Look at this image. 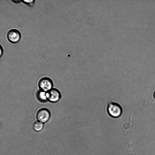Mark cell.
<instances>
[{"label": "cell", "mask_w": 155, "mask_h": 155, "mask_svg": "<svg viewBox=\"0 0 155 155\" xmlns=\"http://www.w3.org/2000/svg\"><path fill=\"white\" fill-rule=\"evenodd\" d=\"M107 111L108 114L113 118L118 117L122 113L121 106L117 103L114 102L108 104L107 107Z\"/></svg>", "instance_id": "6da1fadb"}, {"label": "cell", "mask_w": 155, "mask_h": 155, "mask_svg": "<svg viewBox=\"0 0 155 155\" xmlns=\"http://www.w3.org/2000/svg\"><path fill=\"white\" fill-rule=\"evenodd\" d=\"M53 86L51 80L47 77L42 78L38 82V86L40 90L45 92H47L52 89Z\"/></svg>", "instance_id": "7a4b0ae2"}, {"label": "cell", "mask_w": 155, "mask_h": 155, "mask_svg": "<svg viewBox=\"0 0 155 155\" xmlns=\"http://www.w3.org/2000/svg\"><path fill=\"white\" fill-rule=\"evenodd\" d=\"M36 117L38 121L42 123H45L47 122L49 119L50 113L47 109L41 108L38 111Z\"/></svg>", "instance_id": "3957f363"}, {"label": "cell", "mask_w": 155, "mask_h": 155, "mask_svg": "<svg viewBox=\"0 0 155 155\" xmlns=\"http://www.w3.org/2000/svg\"><path fill=\"white\" fill-rule=\"evenodd\" d=\"M7 38L9 41L15 43L19 41L21 38V35L18 30L13 29L9 30L8 32Z\"/></svg>", "instance_id": "277c9868"}, {"label": "cell", "mask_w": 155, "mask_h": 155, "mask_svg": "<svg viewBox=\"0 0 155 155\" xmlns=\"http://www.w3.org/2000/svg\"><path fill=\"white\" fill-rule=\"evenodd\" d=\"M48 100L51 102L58 101L61 97L59 91L55 88H52L46 93Z\"/></svg>", "instance_id": "5b68a950"}, {"label": "cell", "mask_w": 155, "mask_h": 155, "mask_svg": "<svg viewBox=\"0 0 155 155\" xmlns=\"http://www.w3.org/2000/svg\"><path fill=\"white\" fill-rule=\"evenodd\" d=\"M36 97L38 100L41 102H46L48 100L46 92L41 90L38 92Z\"/></svg>", "instance_id": "8992f818"}, {"label": "cell", "mask_w": 155, "mask_h": 155, "mask_svg": "<svg viewBox=\"0 0 155 155\" xmlns=\"http://www.w3.org/2000/svg\"><path fill=\"white\" fill-rule=\"evenodd\" d=\"M43 127V123L39 121H35L32 125V128L33 129L36 131H39L41 130Z\"/></svg>", "instance_id": "52a82bcc"}, {"label": "cell", "mask_w": 155, "mask_h": 155, "mask_svg": "<svg viewBox=\"0 0 155 155\" xmlns=\"http://www.w3.org/2000/svg\"><path fill=\"white\" fill-rule=\"evenodd\" d=\"M22 2H23L24 3L27 4L28 5L30 6H32L33 5L35 0H21Z\"/></svg>", "instance_id": "ba28073f"}, {"label": "cell", "mask_w": 155, "mask_h": 155, "mask_svg": "<svg viewBox=\"0 0 155 155\" xmlns=\"http://www.w3.org/2000/svg\"><path fill=\"white\" fill-rule=\"evenodd\" d=\"M0 57H1L3 54V52L2 48L1 45H0Z\"/></svg>", "instance_id": "9c48e42d"}, {"label": "cell", "mask_w": 155, "mask_h": 155, "mask_svg": "<svg viewBox=\"0 0 155 155\" xmlns=\"http://www.w3.org/2000/svg\"><path fill=\"white\" fill-rule=\"evenodd\" d=\"M153 96H154V98L155 99V91H154V93Z\"/></svg>", "instance_id": "30bf717a"}]
</instances>
